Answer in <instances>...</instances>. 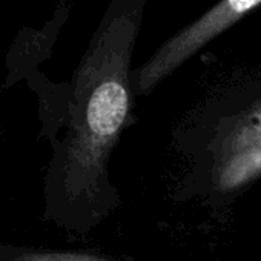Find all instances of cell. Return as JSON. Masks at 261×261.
<instances>
[{
  "mask_svg": "<svg viewBox=\"0 0 261 261\" xmlns=\"http://www.w3.org/2000/svg\"><path fill=\"white\" fill-rule=\"evenodd\" d=\"M259 7L261 0H220L198 19L163 42L155 53L133 72L134 91L140 95L152 92L201 48Z\"/></svg>",
  "mask_w": 261,
  "mask_h": 261,
  "instance_id": "obj_2",
  "label": "cell"
},
{
  "mask_svg": "<svg viewBox=\"0 0 261 261\" xmlns=\"http://www.w3.org/2000/svg\"><path fill=\"white\" fill-rule=\"evenodd\" d=\"M0 261H105L92 253L43 246L0 243Z\"/></svg>",
  "mask_w": 261,
  "mask_h": 261,
  "instance_id": "obj_3",
  "label": "cell"
},
{
  "mask_svg": "<svg viewBox=\"0 0 261 261\" xmlns=\"http://www.w3.org/2000/svg\"><path fill=\"white\" fill-rule=\"evenodd\" d=\"M148 0H111L68 83L43 177V220L83 235L114 209L108 162L130 109V60Z\"/></svg>",
  "mask_w": 261,
  "mask_h": 261,
  "instance_id": "obj_1",
  "label": "cell"
}]
</instances>
